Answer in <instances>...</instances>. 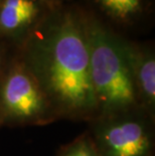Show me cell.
<instances>
[{
	"label": "cell",
	"instance_id": "2",
	"mask_svg": "<svg viewBox=\"0 0 155 156\" xmlns=\"http://www.w3.org/2000/svg\"><path fill=\"white\" fill-rule=\"evenodd\" d=\"M91 81L101 116L129 112L137 105L127 49L104 29L87 32Z\"/></svg>",
	"mask_w": 155,
	"mask_h": 156
},
{
	"label": "cell",
	"instance_id": "7",
	"mask_svg": "<svg viewBox=\"0 0 155 156\" xmlns=\"http://www.w3.org/2000/svg\"><path fill=\"white\" fill-rule=\"evenodd\" d=\"M58 156H101L91 136L85 135L62 149Z\"/></svg>",
	"mask_w": 155,
	"mask_h": 156
},
{
	"label": "cell",
	"instance_id": "6",
	"mask_svg": "<svg viewBox=\"0 0 155 156\" xmlns=\"http://www.w3.org/2000/svg\"><path fill=\"white\" fill-rule=\"evenodd\" d=\"M36 12L32 0H5L0 10V26L6 31L17 30L33 20Z\"/></svg>",
	"mask_w": 155,
	"mask_h": 156
},
{
	"label": "cell",
	"instance_id": "3",
	"mask_svg": "<svg viewBox=\"0 0 155 156\" xmlns=\"http://www.w3.org/2000/svg\"><path fill=\"white\" fill-rule=\"evenodd\" d=\"M92 139L101 156H150L152 151L149 128L131 111L102 116Z\"/></svg>",
	"mask_w": 155,
	"mask_h": 156
},
{
	"label": "cell",
	"instance_id": "8",
	"mask_svg": "<svg viewBox=\"0 0 155 156\" xmlns=\"http://www.w3.org/2000/svg\"><path fill=\"white\" fill-rule=\"evenodd\" d=\"M103 6L112 14L126 18L140 8V0H100Z\"/></svg>",
	"mask_w": 155,
	"mask_h": 156
},
{
	"label": "cell",
	"instance_id": "1",
	"mask_svg": "<svg viewBox=\"0 0 155 156\" xmlns=\"http://www.w3.org/2000/svg\"><path fill=\"white\" fill-rule=\"evenodd\" d=\"M31 74L51 107L62 114L88 117L98 112L87 32L74 19H62L38 42Z\"/></svg>",
	"mask_w": 155,
	"mask_h": 156
},
{
	"label": "cell",
	"instance_id": "9",
	"mask_svg": "<svg viewBox=\"0 0 155 156\" xmlns=\"http://www.w3.org/2000/svg\"><path fill=\"white\" fill-rule=\"evenodd\" d=\"M0 123H1V117H0Z\"/></svg>",
	"mask_w": 155,
	"mask_h": 156
},
{
	"label": "cell",
	"instance_id": "5",
	"mask_svg": "<svg viewBox=\"0 0 155 156\" xmlns=\"http://www.w3.org/2000/svg\"><path fill=\"white\" fill-rule=\"evenodd\" d=\"M127 49L135 91L138 102L141 101L149 108L155 102V59L152 55H137Z\"/></svg>",
	"mask_w": 155,
	"mask_h": 156
},
{
	"label": "cell",
	"instance_id": "4",
	"mask_svg": "<svg viewBox=\"0 0 155 156\" xmlns=\"http://www.w3.org/2000/svg\"><path fill=\"white\" fill-rule=\"evenodd\" d=\"M51 105L31 74L17 68L9 73L0 88V110L4 117L19 123L39 122Z\"/></svg>",
	"mask_w": 155,
	"mask_h": 156
}]
</instances>
